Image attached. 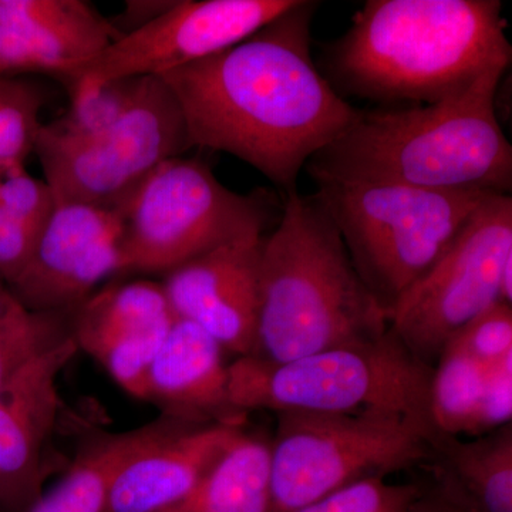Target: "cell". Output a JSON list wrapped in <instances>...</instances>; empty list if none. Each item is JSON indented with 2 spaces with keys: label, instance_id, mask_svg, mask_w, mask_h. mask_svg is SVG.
<instances>
[{
  "label": "cell",
  "instance_id": "cell-31",
  "mask_svg": "<svg viewBox=\"0 0 512 512\" xmlns=\"http://www.w3.org/2000/svg\"><path fill=\"white\" fill-rule=\"evenodd\" d=\"M406 512H480L454 485L431 478L430 485H421Z\"/></svg>",
  "mask_w": 512,
  "mask_h": 512
},
{
  "label": "cell",
  "instance_id": "cell-7",
  "mask_svg": "<svg viewBox=\"0 0 512 512\" xmlns=\"http://www.w3.org/2000/svg\"><path fill=\"white\" fill-rule=\"evenodd\" d=\"M120 274H164L237 239L264 235L278 202L264 191L238 194L200 158L158 165L116 210Z\"/></svg>",
  "mask_w": 512,
  "mask_h": 512
},
{
  "label": "cell",
  "instance_id": "cell-29",
  "mask_svg": "<svg viewBox=\"0 0 512 512\" xmlns=\"http://www.w3.org/2000/svg\"><path fill=\"white\" fill-rule=\"evenodd\" d=\"M512 419V355L488 369L483 397L468 436H483L507 426Z\"/></svg>",
  "mask_w": 512,
  "mask_h": 512
},
{
  "label": "cell",
  "instance_id": "cell-14",
  "mask_svg": "<svg viewBox=\"0 0 512 512\" xmlns=\"http://www.w3.org/2000/svg\"><path fill=\"white\" fill-rule=\"evenodd\" d=\"M177 316L161 282L113 284L70 315V333L124 392L146 400L148 367Z\"/></svg>",
  "mask_w": 512,
  "mask_h": 512
},
{
  "label": "cell",
  "instance_id": "cell-23",
  "mask_svg": "<svg viewBox=\"0 0 512 512\" xmlns=\"http://www.w3.org/2000/svg\"><path fill=\"white\" fill-rule=\"evenodd\" d=\"M146 77H126L99 84H69V110L52 123L42 124L37 140L74 143L103 133L137 100Z\"/></svg>",
  "mask_w": 512,
  "mask_h": 512
},
{
  "label": "cell",
  "instance_id": "cell-10",
  "mask_svg": "<svg viewBox=\"0 0 512 512\" xmlns=\"http://www.w3.org/2000/svg\"><path fill=\"white\" fill-rule=\"evenodd\" d=\"M183 111L160 77L103 133L74 143L36 140L35 153L56 204L119 210L154 170L190 150Z\"/></svg>",
  "mask_w": 512,
  "mask_h": 512
},
{
  "label": "cell",
  "instance_id": "cell-17",
  "mask_svg": "<svg viewBox=\"0 0 512 512\" xmlns=\"http://www.w3.org/2000/svg\"><path fill=\"white\" fill-rule=\"evenodd\" d=\"M224 353L200 326L177 318L148 367L146 402L187 423H247L231 403Z\"/></svg>",
  "mask_w": 512,
  "mask_h": 512
},
{
  "label": "cell",
  "instance_id": "cell-20",
  "mask_svg": "<svg viewBox=\"0 0 512 512\" xmlns=\"http://www.w3.org/2000/svg\"><path fill=\"white\" fill-rule=\"evenodd\" d=\"M447 481L480 512H512V424L463 441L441 436L424 466Z\"/></svg>",
  "mask_w": 512,
  "mask_h": 512
},
{
  "label": "cell",
  "instance_id": "cell-13",
  "mask_svg": "<svg viewBox=\"0 0 512 512\" xmlns=\"http://www.w3.org/2000/svg\"><path fill=\"white\" fill-rule=\"evenodd\" d=\"M77 352L73 338L64 340L0 387V512H26L43 493L60 413L57 380Z\"/></svg>",
  "mask_w": 512,
  "mask_h": 512
},
{
  "label": "cell",
  "instance_id": "cell-1",
  "mask_svg": "<svg viewBox=\"0 0 512 512\" xmlns=\"http://www.w3.org/2000/svg\"><path fill=\"white\" fill-rule=\"evenodd\" d=\"M319 5L296 0L238 45L160 76L180 104L191 147L231 154L285 194L360 113L313 62Z\"/></svg>",
  "mask_w": 512,
  "mask_h": 512
},
{
  "label": "cell",
  "instance_id": "cell-3",
  "mask_svg": "<svg viewBox=\"0 0 512 512\" xmlns=\"http://www.w3.org/2000/svg\"><path fill=\"white\" fill-rule=\"evenodd\" d=\"M508 67H491L468 89L439 103L360 110L342 136L308 161L306 171L316 184L510 195L512 147L495 111Z\"/></svg>",
  "mask_w": 512,
  "mask_h": 512
},
{
  "label": "cell",
  "instance_id": "cell-4",
  "mask_svg": "<svg viewBox=\"0 0 512 512\" xmlns=\"http://www.w3.org/2000/svg\"><path fill=\"white\" fill-rule=\"evenodd\" d=\"M387 329V313L357 274L328 211L315 194H286L278 227L264 238L249 356L289 362Z\"/></svg>",
  "mask_w": 512,
  "mask_h": 512
},
{
  "label": "cell",
  "instance_id": "cell-19",
  "mask_svg": "<svg viewBox=\"0 0 512 512\" xmlns=\"http://www.w3.org/2000/svg\"><path fill=\"white\" fill-rule=\"evenodd\" d=\"M184 423L161 414L138 429L84 441L59 483L43 491L26 512H107L111 491L127 464Z\"/></svg>",
  "mask_w": 512,
  "mask_h": 512
},
{
  "label": "cell",
  "instance_id": "cell-6",
  "mask_svg": "<svg viewBox=\"0 0 512 512\" xmlns=\"http://www.w3.org/2000/svg\"><path fill=\"white\" fill-rule=\"evenodd\" d=\"M316 185V198L335 222L357 274L387 318L446 254L481 201L493 195L396 184Z\"/></svg>",
  "mask_w": 512,
  "mask_h": 512
},
{
  "label": "cell",
  "instance_id": "cell-9",
  "mask_svg": "<svg viewBox=\"0 0 512 512\" xmlns=\"http://www.w3.org/2000/svg\"><path fill=\"white\" fill-rule=\"evenodd\" d=\"M512 198L481 201L437 264L397 303L389 328L431 367L471 320L512 301Z\"/></svg>",
  "mask_w": 512,
  "mask_h": 512
},
{
  "label": "cell",
  "instance_id": "cell-5",
  "mask_svg": "<svg viewBox=\"0 0 512 512\" xmlns=\"http://www.w3.org/2000/svg\"><path fill=\"white\" fill-rule=\"evenodd\" d=\"M433 367L392 329L379 338L289 360L238 357L229 365V396L239 412H380L419 420L436 436L430 412Z\"/></svg>",
  "mask_w": 512,
  "mask_h": 512
},
{
  "label": "cell",
  "instance_id": "cell-26",
  "mask_svg": "<svg viewBox=\"0 0 512 512\" xmlns=\"http://www.w3.org/2000/svg\"><path fill=\"white\" fill-rule=\"evenodd\" d=\"M420 491V484H392L386 478H373L326 495L295 512H406Z\"/></svg>",
  "mask_w": 512,
  "mask_h": 512
},
{
  "label": "cell",
  "instance_id": "cell-11",
  "mask_svg": "<svg viewBox=\"0 0 512 512\" xmlns=\"http://www.w3.org/2000/svg\"><path fill=\"white\" fill-rule=\"evenodd\" d=\"M296 0H177L163 16L128 33L69 84L160 77L238 45Z\"/></svg>",
  "mask_w": 512,
  "mask_h": 512
},
{
  "label": "cell",
  "instance_id": "cell-18",
  "mask_svg": "<svg viewBox=\"0 0 512 512\" xmlns=\"http://www.w3.org/2000/svg\"><path fill=\"white\" fill-rule=\"evenodd\" d=\"M247 423H184L134 458L111 491L107 512H160L190 493Z\"/></svg>",
  "mask_w": 512,
  "mask_h": 512
},
{
  "label": "cell",
  "instance_id": "cell-28",
  "mask_svg": "<svg viewBox=\"0 0 512 512\" xmlns=\"http://www.w3.org/2000/svg\"><path fill=\"white\" fill-rule=\"evenodd\" d=\"M471 356L485 366H493L512 355V308L495 303L454 336Z\"/></svg>",
  "mask_w": 512,
  "mask_h": 512
},
{
  "label": "cell",
  "instance_id": "cell-33",
  "mask_svg": "<svg viewBox=\"0 0 512 512\" xmlns=\"http://www.w3.org/2000/svg\"><path fill=\"white\" fill-rule=\"evenodd\" d=\"M23 306L20 305L18 299L10 292L9 286L0 278V319L12 315V313L20 311Z\"/></svg>",
  "mask_w": 512,
  "mask_h": 512
},
{
  "label": "cell",
  "instance_id": "cell-22",
  "mask_svg": "<svg viewBox=\"0 0 512 512\" xmlns=\"http://www.w3.org/2000/svg\"><path fill=\"white\" fill-rule=\"evenodd\" d=\"M488 369L456 340L444 348L433 367L430 386L431 420L439 433L454 437L470 433Z\"/></svg>",
  "mask_w": 512,
  "mask_h": 512
},
{
  "label": "cell",
  "instance_id": "cell-16",
  "mask_svg": "<svg viewBox=\"0 0 512 512\" xmlns=\"http://www.w3.org/2000/svg\"><path fill=\"white\" fill-rule=\"evenodd\" d=\"M121 37L86 0H0V77L36 72L66 83Z\"/></svg>",
  "mask_w": 512,
  "mask_h": 512
},
{
  "label": "cell",
  "instance_id": "cell-32",
  "mask_svg": "<svg viewBox=\"0 0 512 512\" xmlns=\"http://www.w3.org/2000/svg\"><path fill=\"white\" fill-rule=\"evenodd\" d=\"M177 0H128L117 19H110L121 36L144 28L148 23L163 16Z\"/></svg>",
  "mask_w": 512,
  "mask_h": 512
},
{
  "label": "cell",
  "instance_id": "cell-34",
  "mask_svg": "<svg viewBox=\"0 0 512 512\" xmlns=\"http://www.w3.org/2000/svg\"><path fill=\"white\" fill-rule=\"evenodd\" d=\"M9 77H0V94L3 93V90L8 86Z\"/></svg>",
  "mask_w": 512,
  "mask_h": 512
},
{
  "label": "cell",
  "instance_id": "cell-25",
  "mask_svg": "<svg viewBox=\"0 0 512 512\" xmlns=\"http://www.w3.org/2000/svg\"><path fill=\"white\" fill-rule=\"evenodd\" d=\"M46 101L42 87L9 79L0 94V175L25 168L26 158L35 151Z\"/></svg>",
  "mask_w": 512,
  "mask_h": 512
},
{
  "label": "cell",
  "instance_id": "cell-2",
  "mask_svg": "<svg viewBox=\"0 0 512 512\" xmlns=\"http://www.w3.org/2000/svg\"><path fill=\"white\" fill-rule=\"evenodd\" d=\"M505 29L498 0H369L345 35L323 45L318 67L340 97L439 103L510 66Z\"/></svg>",
  "mask_w": 512,
  "mask_h": 512
},
{
  "label": "cell",
  "instance_id": "cell-27",
  "mask_svg": "<svg viewBox=\"0 0 512 512\" xmlns=\"http://www.w3.org/2000/svg\"><path fill=\"white\" fill-rule=\"evenodd\" d=\"M0 205L36 238L57 207L46 181L37 180L25 168L0 175Z\"/></svg>",
  "mask_w": 512,
  "mask_h": 512
},
{
  "label": "cell",
  "instance_id": "cell-21",
  "mask_svg": "<svg viewBox=\"0 0 512 512\" xmlns=\"http://www.w3.org/2000/svg\"><path fill=\"white\" fill-rule=\"evenodd\" d=\"M160 512H271V437L245 427L200 483Z\"/></svg>",
  "mask_w": 512,
  "mask_h": 512
},
{
  "label": "cell",
  "instance_id": "cell-8",
  "mask_svg": "<svg viewBox=\"0 0 512 512\" xmlns=\"http://www.w3.org/2000/svg\"><path fill=\"white\" fill-rule=\"evenodd\" d=\"M276 414L271 512H295L350 485L424 467L441 437L402 414Z\"/></svg>",
  "mask_w": 512,
  "mask_h": 512
},
{
  "label": "cell",
  "instance_id": "cell-12",
  "mask_svg": "<svg viewBox=\"0 0 512 512\" xmlns=\"http://www.w3.org/2000/svg\"><path fill=\"white\" fill-rule=\"evenodd\" d=\"M120 266L119 212L60 204L9 289L28 311L72 312Z\"/></svg>",
  "mask_w": 512,
  "mask_h": 512
},
{
  "label": "cell",
  "instance_id": "cell-15",
  "mask_svg": "<svg viewBox=\"0 0 512 512\" xmlns=\"http://www.w3.org/2000/svg\"><path fill=\"white\" fill-rule=\"evenodd\" d=\"M265 235L229 242L165 275V295L180 319L200 326L225 352L249 356L259 312Z\"/></svg>",
  "mask_w": 512,
  "mask_h": 512
},
{
  "label": "cell",
  "instance_id": "cell-24",
  "mask_svg": "<svg viewBox=\"0 0 512 512\" xmlns=\"http://www.w3.org/2000/svg\"><path fill=\"white\" fill-rule=\"evenodd\" d=\"M70 315L72 312H32L23 308L0 319V387L37 357L72 338Z\"/></svg>",
  "mask_w": 512,
  "mask_h": 512
},
{
  "label": "cell",
  "instance_id": "cell-30",
  "mask_svg": "<svg viewBox=\"0 0 512 512\" xmlns=\"http://www.w3.org/2000/svg\"><path fill=\"white\" fill-rule=\"evenodd\" d=\"M36 237L0 205V278L10 286L28 265Z\"/></svg>",
  "mask_w": 512,
  "mask_h": 512
}]
</instances>
